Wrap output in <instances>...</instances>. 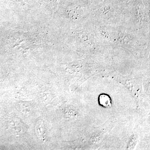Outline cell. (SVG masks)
<instances>
[{
  "mask_svg": "<svg viewBox=\"0 0 150 150\" xmlns=\"http://www.w3.org/2000/svg\"><path fill=\"white\" fill-rule=\"evenodd\" d=\"M84 6L92 11L103 0H79Z\"/></svg>",
  "mask_w": 150,
  "mask_h": 150,
  "instance_id": "cell-4",
  "label": "cell"
},
{
  "mask_svg": "<svg viewBox=\"0 0 150 150\" xmlns=\"http://www.w3.org/2000/svg\"><path fill=\"white\" fill-rule=\"evenodd\" d=\"M125 4L118 0H103L92 11V19L105 25L118 26L121 23Z\"/></svg>",
  "mask_w": 150,
  "mask_h": 150,
  "instance_id": "cell-3",
  "label": "cell"
},
{
  "mask_svg": "<svg viewBox=\"0 0 150 150\" xmlns=\"http://www.w3.org/2000/svg\"><path fill=\"white\" fill-rule=\"evenodd\" d=\"M119 1L121 2L126 3L128 2L129 0H118Z\"/></svg>",
  "mask_w": 150,
  "mask_h": 150,
  "instance_id": "cell-5",
  "label": "cell"
},
{
  "mask_svg": "<svg viewBox=\"0 0 150 150\" xmlns=\"http://www.w3.org/2000/svg\"><path fill=\"white\" fill-rule=\"evenodd\" d=\"M95 32L101 45L108 49H121L135 56L149 54L150 38L121 23L116 26L96 23Z\"/></svg>",
  "mask_w": 150,
  "mask_h": 150,
  "instance_id": "cell-1",
  "label": "cell"
},
{
  "mask_svg": "<svg viewBox=\"0 0 150 150\" xmlns=\"http://www.w3.org/2000/svg\"><path fill=\"white\" fill-rule=\"evenodd\" d=\"M121 23L150 38V6L145 5L143 0H129L124 4Z\"/></svg>",
  "mask_w": 150,
  "mask_h": 150,
  "instance_id": "cell-2",
  "label": "cell"
}]
</instances>
